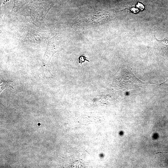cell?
Segmentation results:
<instances>
[{
  "label": "cell",
  "mask_w": 168,
  "mask_h": 168,
  "mask_svg": "<svg viewBox=\"0 0 168 168\" xmlns=\"http://www.w3.org/2000/svg\"><path fill=\"white\" fill-rule=\"evenodd\" d=\"M86 58H87L86 57L83 56H80L79 58V63H80L82 65V63L84 62L85 60H86L89 62V61L88 60L86 59Z\"/></svg>",
  "instance_id": "obj_3"
},
{
  "label": "cell",
  "mask_w": 168,
  "mask_h": 168,
  "mask_svg": "<svg viewBox=\"0 0 168 168\" xmlns=\"http://www.w3.org/2000/svg\"><path fill=\"white\" fill-rule=\"evenodd\" d=\"M1 80V94H2V92H3L4 91H5L6 89L9 88H12L13 89H14L15 90H16L13 87V86H14L16 85V84H14L12 83L13 81L12 82H7L4 81H3L0 78Z\"/></svg>",
  "instance_id": "obj_2"
},
{
  "label": "cell",
  "mask_w": 168,
  "mask_h": 168,
  "mask_svg": "<svg viewBox=\"0 0 168 168\" xmlns=\"http://www.w3.org/2000/svg\"><path fill=\"white\" fill-rule=\"evenodd\" d=\"M159 48L163 54L168 55V40L164 38L162 40L156 39Z\"/></svg>",
  "instance_id": "obj_1"
},
{
  "label": "cell",
  "mask_w": 168,
  "mask_h": 168,
  "mask_svg": "<svg viewBox=\"0 0 168 168\" xmlns=\"http://www.w3.org/2000/svg\"><path fill=\"white\" fill-rule=\"evenodd\" d=\"M75 148L77 149V148H76V147H69V148Z\"/></svg>",
  "instance_id": "obj_4"
},
{
  "label": "cell",
  "mask_w": 168,
  "mask_h": 168,
  "mask_svg": "<svg viewBox=\"0 0 168 168\" xmlns=\"http://www.w3.org/2000/svg\"><path fill=\"white\" fill-rule=\"evenodd\" d=\"M167 81V82H168V80Z\"/></svg>",
  "instance_id": "obj_5"
}]
</instances>
